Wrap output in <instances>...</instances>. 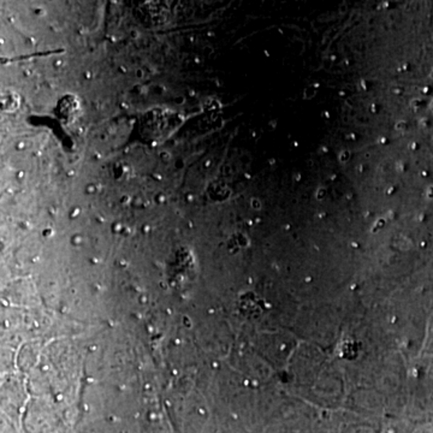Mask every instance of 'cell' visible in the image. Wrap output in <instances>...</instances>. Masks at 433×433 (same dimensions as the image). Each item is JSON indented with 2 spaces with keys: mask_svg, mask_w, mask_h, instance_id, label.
<instances>
[{
  "mask_svg": "<svg viewBox=\"0 0 433 433\" xmlns=\"http://www.w3.org/2000/svg\"><path fill=\"white\" fill-rule=\"evenodd\" d=\"M350 159V152L348 149H343L342 152L339 153V162H348Z\"/></svg>",
  "mask_w": 433,
  "mask_h": 433,
  "instance_id": "1",
  "label": "cell"
},
{
  "mask_svg": "<svg viewBox=\"0 0 433 433\" xmlns=\"http://www.w3.org/2000/svg\"><path fill=\"white\" fill-rule=\"evenodd\" d=\"M395 128L397 131H400V133H405V129H407V124H405V120H400L399 123L396 124Z\"/></svg>",
  "mask_w": 433,
  "mask_h": 433,
  "instance_id": "2",
  "label": "cell"
},
{
  "mask_svg": "<svg viewBox=\"0 0 433 433\" xmlns=\"http://www.w3.org/2000/svg\"><path fill=\"white\" fill-rule=\"evenodd\" d=\"M252 206L253 209H255V210H260V209H262V202L257 200V199H253Z\"/></svg>",
  "mask_w": 433,
  "mask_h": 433,
  "instance_id": "3",
  "label": "cell"
},
{
  "mask_svg": "<svg viewBox=\"0 0 433 433\" xmlns=\"http://www.w3.org/2000/svg\"><path fill=\"white\" fill-rule=\"evenodd\" d=\"M325 196V189L324 188H319L318 191H317V198L318 199H323V196Z\"/></svg>",
  "mask_w": 433,
  "mask_h": 433,
  "instance_id": "4",
  "label": "cell"
},
{
  "mask_svg": "<svg viewBox=\"0 0 433 433\" xmlns=\"http://www.w3.org/2000/svg\"><path fill=\"white\" fill-rule=\"evenodd\" d=\"M96 189V186H94V184H89V186L87 187V191H88V193H94Z\"/></svg>",
  "mask_w": 433,
  "mask_h": 433,
  "instance_id": "5",
  "label": "cell"
},
{
  "mask_svg": "<svg viewBox=\"0 0 433 433\" xmlns=\"http://www.w3.org/2000/svg\"><path fill=\"white\" fill-rule=\"evenodd\" d=\"M184 103V98H176V104H183Z\"/></svg>",
  "mask_w": 433,
  "mask_h": 433,
  "instance_id": "6",
  "label": "cell"
},
{
  "mask_svg": "<svg viewBox=\"0 0 433 433\" xmlns=\"http://www.w3.org/2000/svg\"><path fill=\"white\" fill-rule=\"evenodd\" d=\"M397 171H403V165H402V164H400V162H397Z\"/></svg>",
  "mask_w": 433,
  "mask_h": 433,
  "instance_id": "7",
  "label": "cell"
},
{
  "mask_svg": "<svg viewBox=\"0 0 433 433\" xmlns=\"http://www.w3.org/2000/svg\"><path fill=\"white\" fill-rule=\"evenodd\" d=\"M378 142H379V143H386V138H379V141H378Z\"/></svg>",
  "mask_w": 433,
  "mask_h": 433,
  "instance_id": "8",
  "label": "cell"
},
{
  "mask_svg": "<svg viewBox=\"0 0 433 433\" xmlns=\"http://www.w3.org/2000/svg\"><path fill=\"white\" fill-rule=\"evenodd\" d=\"M391 193H394V187H390L389 191H388V194H391Z\"/></svg>",
  "mask_w": 433,
  "mask_h": 433,
  "instance_id": "9",
  "label": "cell"
},
{
  "mask_svg": "<svg viewBox=\"0 0 433 433\" xmlns=\"http://www.w3.org/2000/svg\"><path fill=\"white\" fill-rule=\"evenodd\" d=\"M136 75H138V77H142L143 76L142 72H141V70H138V74H136Z\"/></svg>",
  "mask_w": 433,
  "mask_h": 433,
  "instance_id": "10",
  "label": "cell"
},
{
  "mask_svg": "<svg viewBox=\"0 0 433 433\" xmlns=\"http://www.w3.org/2000/svg\"><path fill=\"white\" fill-rule=\"evenodd\" d=\"M67 175H69V176H74V175H75V172L70 171L69 172V173H67Z\"/></svg>",
  "mask_w": 433,
  "mask_h": 433,
  "instance_id": "11",
  "label": "cell"
},
{
  "mask_svg": "<svg viewBox=\"0 0 433 433\" xmlns=\"http://www.w3.org/2000/svg\"><path fill=\"white\" fill-rule=\"evenodd\" d=\"M296 181H300V175H296Z\"/></svg>",
  "mask_w": 433,
  "mask_h": 433,
  "instance_id": "12",
  "label": "cell"
},
{
  "mask_svg": "<svg viewBox=\"0 0 433 433\" xmlns=\"http://www.w3.org/2000/svg\"><path fill=\"white\" fill-rule=\"evenodd\" d=\"M133 36L134 38H136V36H138V35H136V32H133Z\"/></svg>",
  "mask_w": 433,
  "mask_h": 433,
  "instance_id": "13",
  "label": "cell"
}]
</instances>
